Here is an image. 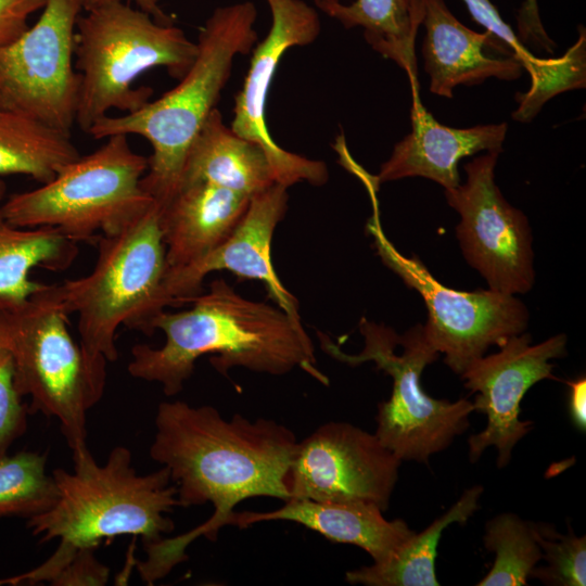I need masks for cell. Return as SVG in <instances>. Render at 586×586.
<instances>
[{"label":"cell","mask_w":586,"mask_h":586,"mask_svg":"<svg viewBox=\"0 0 586 586\" xmlns=\"http://www.w3.org/2000/svg\"><path fill=\"white\" fill-rule=\"evenodd\" d=\"M292 430L272 419H225L208 405L163 402L155 415L151 458L167 468L180 507L212 504L211 518L173 538L144 546L137 563L140 577L153 584L187 559L199 537L216 540L235 506L252 497L290 498L288 477L297 445Z\"/></svg>","instance_id":"obj_1"},{"label":"cell","mask_w":586,"mask_h":586,"mask_svg":"<svg viewBox=\"0 0 586 586\" xmlns=\"http://www.w3.org/2000/svg\"><path fill=\"white\" fill-rule=\"evenodd\" d=\"M191 307L162 311L152 329L163 331L161 347L137 344L127 370L136 379L162 385L167 396L183 388L195 361L211 355V364L222 374L242 367L281 375L301 368L328 384L316 367L314 344L301 319L279 306L247 300L224 279L211 282L206 293L192 297Z\"/></svg>","instance_id":"obj_2"},{"label":"cell","mask_w":586,"mask_h":586,"mask_svg":"<svg viewBox=\"0 0 586 586\" xmlns=\"http://www.w3.org/2000/svg\"><path fill=\"white\" fill-rule=\"evenodd\" d=\"M73 471L54 469V505L27 519L39 543L59 539L53 555L29 572L13 576L14 584L50 582L81 549L123 535L153 544L174 531L166 514L179 506L177 487L167 468L139 474L125 446L114 447L99 464L87 446L72 451Z\"/></svg>","instance_id":"obj_3"},{"label":"cell","mask_w":586,"mask_h":586,"mask_svg":"<svg viewBox=\"0 0 586 586\" xmlns=\"http://www.w3.org/2000/svg\"><path fill=\"white\" fill-rule=\"evenodd\" d=\"M253 2L213 11L196 41L198 54L179 82L161 98L122 116H104L88 130L94 139L137 135L152 148L142 189L163 207L179 190L187 151L226 86L234 59L257 42Z\"/></svg>","instance_id":"obj_4"},{"label":"cell","mask_w":586,"mask_h":586,"mask_svg":"<svg viewBox=\"0 0 586 586\" xmlns=\"http://www.w3.org/2000/svg\"><path fill=\"white\" fill-rule=\"evenodd\" d=\"M154 203L116 233L100 235L92 270L59 283L67 314L77 315L79 344L89 365L106 375L118 358L116 333L124 326L151 335L169 303L164 294L166 250Z\"/></svg>","instance_id":"obj_5"},{"label":"cell","mask_w":586,"mask_h":586,"mask_svg":"<svg viewBox=\"0 0 586 586\" xmlns=\"http://www.w3.org/2000/svg\"><path fill=\"white\" fill-rule=\"evenodd\" d=\"M84 12L76 22L74 66L80 76L76 124L86 132L114 109L131 113L150 101L152 88L132 86L143 73L165 67L180 79L198 54L181 28L124 0Z\"/></svg>","instance_id":"obj_6"},{"label":"cell","mask_w":586,"mask_h":586,"mask_svg":"<svg viewBox=\"0 0 586 586\" xmlns=\"http://www.w3.org/2000/svg\"><path fill=\"white\" fill-rule=\"evenodd\" d=\"M59 283L0 311V347L12 356L15 383L29 413L54 418L72 451L87 446V412L100 402L106 375L88 362L68 329Z\"/></svg>","instance_id":"obj_7"},{"label":"cell","mask_w":586,"mask_h":586,"mask_svg":"<svg viewBox=\"0 0 586 586\" xmlns=\"http://www.w3.org/2000/svg\"><path fill=\"white\" fill-rule=\"evenodd\" d=\"M106 139L50 181L10 195L1 204L5 218L18 228H56L79 243L116 233L140 217L155 203L141 187L148 157L131 149L126 135Z\"/></svg>","instance_id":"obj_8"},{"label":"cell","mask_w":586,"mask_h":586,"mask_svg":"<svg viewBox=\"0 0 586 586\" xmlns=\"http://www.w3.org/2000/svg\"><path fill=\"white\" fill-rule=\"evenodd\" d=\"M359 331L364 348L344 353L328 335L318 332L321 348L348 366L372 361L378 370L392 378V393L378 405L374 434L402 462L428 463L432 455L445 450L470 426L473 403L429 396L421 386L424 368L438 359L440 353L426 339L422 324L398 335L392 328L361 318Z\"/></svg>","instance_id":"obj_9"},{"label":"cell","mask_w":586,"mask_h":586,"mask_svg":"<svg viewBox=\"0 0 586 586\" xmlns=\"http://www.w3.org/2000/svg\"><path fill=\"white\" fill-rule=\"evenodd\" d=\"M382 262L424 301L426 339L444 362L461 374L475 359L496 345L525 331L530 314L514 295L493 290L472 292L438 282L417 256L406 257L387 240L377 213L367 225Z\"/></svg>","instance_id":"obj_10"},{"label":"cell","mask_w":586,"mask_h":586,"mask_svg":"<svg viewBox=\"0 0 586 586\" xmlns=\"http://www.w3.org/2000/svg\"><path fill=\"white\" fill-rule=\"evenodd\" d=\"M78 0H47L37 22L0 47V110L71 135L80 76L74 66Z\"/></svg>","instance_id":"obj_11"},{"label":"cell","mask_w":586,"mask_h":586,"mask_svg":"<svg viewBox=\"0 0 586 586\" xmlns=\"http://www.w3.org/2000/svg\"><path fill=\"white\" fill-rule=\"evenodd\" d=\"M499 154L487 152L464 164V183L445 190V196L460 216L456 234L468 264L489 290L525 294L535 279L531 228L495 182Z\"/></svg>","instance_id":"obj_12"},{"label":"cell","mask_w":586,"mask_h":586,"mask_svg":"<svg viewBox=\"0 0 586 586\" xmlns=\"http://www.w3.org/2000/svg\"><path fill=\"white\" fill-rule=\"evenodd\" d=\"M402 461L373 433L347 422H328L297 442L290 498L366 501L385 511Z\"/></svg>","instance_id":"obj_13"},{"label":"cell","mask_w":586,"mask_h":586,"mask_svg":"<svg viewBox=\"0 0 586 586\" xmlns=\"http://www.w3.org/2000/svg\"><path fill=\"white\" fill-rule=\"evenodd\" d=\"M566 341L565 334H558L533 344L532 335L522 332L510 336L498 353L475 359L460 374L464 386L476 394L474 411L487 417L485 429L468 438L470 462L492 446L497 448L499 469L510 462L515 445L533 429L532 421L520 420L521 402L535 383L557 380L551 360L566 355Z\"/></svg>","instance_id":"obj_14"},{"label":"cell","mask_w":586,"mask_h":586,"mask_svg":"<svg viewBox=\"0 0 586 586\" xmlns=\"http://www.w3.org/2000/svg\"><path fill=\"white\" fill-rule=\"evenodd\" d=\"M271 12L267 36L252 50L250 67L235 95L231 129L259 144L270 160L276 182L286 188L306 181L321 186L329 178L323 162L289 152L271 138L266 122L269 89L286 50L314 42L321 22L317 10L304 0H266Z\"/></svg>","instance_id":"obj_15"},{"label":"cell","mask_w":586,"mask_h":586,"mask_svg":"<svg viewBox=\"0 0 586 586\" xmlns=\"http://www.w3.org/2000/svg\"><path fill=\"white\" fill-rule=\"evenodd\" d=\"M288 200V188L280 183L252 196L226 240L195 262L167 269L163 288L169 307H179L200 294L208 273L228 270L240 278L262 281L277 306L301 319L297 301L280 282L270 256L273 231L285 215Z\"/></svg>","instance_id":"obj_16"},{"label":"cell","mask_w":586,"mask_h":586,"mask_svg":"<svg viewBox=\"0 0 586 586\" xmlns=\"http://www.w3.org/2000/svg\"><path fill=\"white\" fill-rule=\"evenodd\" d=\"M422 7L421 52L431 93L450 99L457 86H474L487 78L514 80L522 75L523 64L505 44L486 30L464 26L444 0H422Z\"/></svg>","instance_id":"obj_17"},{"label":"cell","mask_w":586,"mask_h":586,"mask_svg":"<svg viewBox=\"0 0 586 586\" xmlns=\"http://www.w3.org/2000/svg\"><path fill=\"white\" fill-rule=\"evenodd\" d=\"M411 131L394 145L391 156L381 165L372 183L423 177L444 190L460 184L458 163L475 153L502 152L508 126L506 123L451 128L440 124L413 93Z\"/></svg>","instance_id":"obj_18"},{"label":"cell","mask_w":586,"mask_h":586,"mask_svg":"<svg viewBox=\"0 0 586 586\" xmlns=\"http://www.w3.org/2000/svg\"><path fill=\"white\" fill-rule=\"evenodd\" d=\"M383 510L366 501L288 499L266 512L233 511L226 525L246 528L267 521H291L319 533L328 540L364 549L381 563L390 559L416 532L402 519L387 520Z\"/></svg>","instance_id":"obj_19"},{"label":"cell","mask_w":586,"mask_h":586,"mask_svg":"<svg viewBox=\"0 0 586 586\" xmlns=\"http://www.w3.org/2000/svg\"><path fill=\"white\" fill-rule=\"evenodd\" d=\"M251 198L206 182L182 186L160 209L167 269L203 257L235 228Z\"/></svg>","instance_id":"obj_20"},{"label":"cell","mask_w":586,"mask_h":586,"mask_svg":"<svg viewBox=\"0 0 586 586\" xmlns=\"http://www.w3.org/2000/svg\"><path fill=\"white\" fill-rule=\"evenodd\" d=\"M198 182L249 198L277 183L265 150L228 127L217 107L206 118L184 158L180 187Z\"/></svg>","instance_id":"obj_21"},{"label":"cell","mask_w":586,"mask_h":586,"mask_svg":"<svg viewBox=\"0 0 586 586\" xmlns=\"http://www.w3.org/2000/svg\"><path fill=\"white\" fill-rule=\"evenodd\" d=\"M315 5L345 28L361 27L368 44L392 60L410 79L418 92L415 41L423 16L422 0H314Z\"/></svg>","instance_id":"obj_22"},{"label":"cell","mask_w":586,"mask_h":586,"mask_svg":"<svg viewBox=\"0 0 586 586\" xmlns=\"http://www.w3.org/2000/svg\"><path fill=\"white\" fill-rule=\"evenodd\" d=\"M77 244L53 227H15L0 205V311L22 304L44 285L31 280L33 269H67L77 257Z\"/></svg>","instance_id":"obj_23"},{"label":"cell","mask_w":586,"mask_h":586,"mask_svg":"<svg viewBox=\"0 0 586 586\" xmlns=\"http://www.w3.org/2000/svg\"><path fill=\"white\" fill-rule=\"evenodd\" d=\"M483 491L482 485L467 488L444 514L415 533L390 559L347 571L345 581L365 586H438L435 558L441 536L446 527L464 524L476 512Z\"/></svg>","instance_id":"obj_24"},{"label":"cell","mask_w":586,"mask_h":586,"mask_svg":"<svg viewBox=\"0 0 586 586\" xmlns=\"http://www.w3.org/2000/svg\"><path fill=\"white\" fill-rule=\"evenodd\" d=\"M79 155L69 135L0 110V176L24 175L46 183Z\"/></svg>","instance_id":"obj_25"},{"label":"cell","mask_w":586,"mask_h":586,"mask_svg":"<svg viewBox=\"0 0 586 586\" xmlns=\"http://www.w3.org/2000/svg\"><path fill=\"white\" fill-rule=\"evenodd\" d=\"M485 549L495 553L488 573L479 586H525L534 568L542 560L532 521L512 512L500 513L485 524Z\"/></svg>","instance_id":"obj_26"},{"label":"cell","mask_w":586,"mask_h":586,"mask_svg":"<svg viewBox=\"0 0 586 586\" xmlns=\"http://www.w3.org/2000/svg\"><path fill=\"white\" fill-rule=\"evenodd\" d=\"M58 487L47 472V455L22 450L0 457V519H30L49 510Z\"/></svg>","instance_id":"obj_27"},{"label":"cell","mask_w":586,"mask_h":586,"mask_svg":"<svg viewBox=\"0 0 586 586\" xmlns=\"http://www.w3.org/2000/svg\"><path fill=\"white\" fill-rule=\"evenodd\" d=\"M532 526L546 565L537 564L530 577L548 586H585L586 537L572 528L560 534L547 523L532 522Z\"/></svg>","instance_id":"obj_28"},{"label":"cell","mask_w":586,"mask_h":586,"mask_svg":"<svg viewBox=\"0 0 586 586\" xmlns=\"http://www.w3.org/2000/svg\"><path fill=\"white\" fill-rule=\"evenodd\" d=\"M578 35L576 43L571 47L565 55L559 58L560 66L557 74L545 89L539 91L528 90L517 95L519 107L512 114L515 120L530 122L540 111L543 104L555 94L585 87L586 31L584 27L579 26Z\"/></svg>","instance_id":"obj_29"},{"label":"cell","mask_w":586,"mask_h":586,"mask_svg":"<svg viewBox=\"0 0 586 586\" xmlns=\"http://www.w3.org/2000/svg\"><path fill=\"white\" fill-rule=\"evenodd\" d=\"M29 407L15 383L12 356L0 347V457L27 429Z\"/></svg>","instance_id":"obj_30"},{"label":"cell","mask_w":586,"mask_h":586,"mask_svg":"<svg viewBox=\"0 0 586 586\" xmlns=\"http://www.w3.org/2000/svg\"><path fill=\"white\" fill-rule=\"evenodd\" d=\"M475 23L480 24L495 39L505 44L514 58L521 61L531 76L532 82L538 79L550 59L535 58L520 41L514 30L502 20L491 0H462Z\"/></svg>","instance_id":"obj_31"},{"label":"cell","mask_w":586,"mask_h":586,"mask_svg":"<svg viewBox=\"0 0 586 586\" xmlns=\"http://www.w3.org/2000/svg\"><path fill=\"white\" fill-rule=\"evenodd\" d=\"M94 549H81L51 581L58 586L105 585L109 581L110 569L100 563Z\"/></svg>","instance_id":"obj_32"},{"label":"cell","mask_w":586,"mask_h":586,"mask_svg":"<svg viewBox=\"0 0 586 586\" xmlns=\"http://www.w3.org/2000/svg\"><path fill=\"white\" fill-rule=\"evenodd\" d=\"M47 0H0V47L18 38L28 28V18L41 11Z\"/></svg>","instance_id":"obj_33"},{"label":"cell","mask_w":586,"mask_h":586,"mask_svg":"<svg viewBox=\"0 0 586 586\" xmlns=\"http://www.w3.org/2000/svg\"><path fill=\"white\" fill-rule=\"evenodd\" d=\"M518 38L525 44L539 48L548 53L553 52L556 43L548 36L542 23L538 0H524L517 14Z\"/></svg>","instance_id":"obj_34"},{"label":"cell","mask_w":586,"mask_h":586,"mask_svg":"<svg viewBox=\"0 0 586 586\" xmlns=\"http://www.w3.org/2000/svg\"><path fill=\"white\" fill-rule=\"evenodd\" d=\"M570 400L569 411L573 424L581 432L586 430V379L581 377L577 380L569 381Z\"/></svg>","instance_id":"obj_35"},{"label":"cell","mask_w":586,"mask_h":586,"mask_svg":"<svg viewBox=\"0 0 586 586\" xmlns=\"http://www.w3.org/2000/svg\"><path fill=\"white\" fill-rule=\"evenodd\" d=\"M82 11H88L92 8L122 0H78ZM137 4V7L149 13L154 20L162 24H173V20L167 15L164 10L157 4V0H128Z\"/></svg>","instance_id":"obj_36"},{"label":"cell","mask_w":586,"mask_h":586,"mask_svg":"<svg viewBox=\"0 0 586 586\" xmlns=\"http://www.w3.org/2000/svg\"><path fill=\"white\" fill-rule=\"evenodd\" d=\"M7 191V184L3 180L0 179V200L4 198Z\"/></svg>","instance_id":"obj_37"},{"label":"cell","mask_w":586,"mask_h":586,"mask_svg":"<svg viewBox=\"0 0 586 586\" xmlns=\"http://www.w3.org/2000/svg\"><path fill=\"white\" fill-rule=\"evenodd\" d=\"M0 585H9V578H2L0 579Z\"/></svg>","instance_id":"obj_38"},{"label":"cell","mask_w":586,"mask_h":586,"mask_svg":"<svg viewBox=\"0 0 586 586\" xmlns=\"http://www.w3.org/2000/svg\"><path fill=\"white\" fill-rule=\"evenodd\" d=\"M158 1V0H157Z\"/></svg>","instance_id":"obj_39"}]
</instances>
